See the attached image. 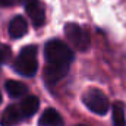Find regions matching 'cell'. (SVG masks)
Here are the masks:
<instances>
[{
  "instance_id": "cell-1",
  "label": "cell",
  "mask_w": 126,
  "mask_h": 126,
  "mask_svg": "<svg viewBox=\"0 0 126 126\" xmlns=\"http://www.w3.org/2000/svg\"><path fill=\"white\" fill-rule=\"evenodd\" d=\"M44 56L47 64L69 67L73 60V51L60 40H50L44 47Z\"/></svg>"
},
{
  "instance_id": "cell-2",
  "label": "cell",
  "mask_w": 126,
  "mask_h": 126,
  "mask_svg": "<svg viewBox=\"0 0 126 126\" xmlns=\"http://www.w3.org/2000/svg\"><path fill=\"white\" fill-rule=\"evenodd\" d=\"M15 70L22 76H34L38 67L37 62V47L27 46L19 51V56L13 63Z\"/></svg>"
},
{
  "instance_id": "cell-3",
  "label": "cell",
  "mask_w": 126,
  "mask_h": 126,
  "mask_svg": "<svg viewBox=\"0 0 126 126\" xmlns=\"http://www.w3.org/2000/svg\"><path fill=\"white\" fill-rule=\"evenodd\" d=\"M64 35H66V38L69 40V43L75 48H78L81 51H85V50L90 48V44H91L90 35H88V32L85 31L82 27H79L78 24L70 22V24L64 25Z\"/></svg>"
},
{
  "instance_id": "cell-4",
  "label": "cell",
  "mask_w": 126,
  "mask_h": 126,
  "mask_svg": "<svg viewBox=\"0 0 126 126\" xmlns=\"http://www.w3.org/2000/svg\"><path fill=\"white\" fill-rule=\"evenodd\" d=\"M82 101L84 104L95 114H106L109 111V107H110V103H109V98L104 95V93H101L100 90H88L84 97H82Z\"/></svg>"
},
{
  "instance_id": "cell-5",
  "label": "cell",
  "mask_w": 126,
  "mask_h": 126,
  "mask_svg": "<svg viewBox=\"0 0 126 126\" xmlns=\"http://www.w3.org/2000/svg\"><path fill=\"white\" fill-rule=\"evenodd\" d=\"M25 9H27L28 16L31 18L34 27L40 28V27L44 25V22H46V10H44V6L38 0H35V1L30 3V4H27Z\"/></svg>"
},
{
  "instance_id": "cell-6",
  "label": "cell",
  "mask_w": 126,
  "mask_h": 126,
  "mask_svg": "<svg viewBox=\"0 0 126 126\" xmlns=\"http://www.w3.org/2000/svg\"><path fill=\"white\" fill-rule=\"evenodd\" d=\"M22 113H21V109L18 106H9L3 114H1V119H0V125L1 126H15L16 123H19L21 120Z\"/></svg>"
},
{
  "instance_id": "cell-7",
  "label": "cell",
  "mask_w": 126,
  "mask_h": 126,
  "mask_svg": "<svg viewBox=\"0 0 126 126\" xmlns=\"http://www.w3.org/2000/svg\"><path fill=\"white\" fill-rule=\"evenodd\" d=\"M69 67H62V66H53V64H47L46 70H44V79L48 85H53L56 82H59L63 76L67 73Z\"/></svg>"
},
{
  "instance_id": "cell-8",
  "label": "cell",
  "mask_w": 126,
  "mask_h": 126,
  "mask_svg": "<svg viewBox=\"0 0 126 126\" xmlns=\"http://www.w3.org/2000/svg\"><path fill=\"white\" fill-rule=\"evenodd\" d=\"M28 31V24L22 16H15L9 24V35L15 40L24 37Z\"/></svg>"
},
{
  "instance_id": "cell-9",
  "label": "cell",
  "mask_w": 126,
  "mask_h": 126,
  "mask_svg": "<svg viewBox=\"0 0 126 126\" xmlns=\"http://www.w3.org/2000/svg\"><path fill=\"white\" fill-rule=\"evenodd\" d=\"M40 126H63V119L62 116L57 113V110L54 109H47L41 117H40Z\"/></svg>"
},
{
  "instance_id": "cell-10",
  "label": "cell",
  "mask_w": 126,
  "mask_h": 126,
  "mask_svg": "<svg viewBox=\"0 0 126 126\" xmlns=\"http://www.w3.org/2000/svg\"><path fill=\"white\" fill-rule=\"evenodd\" d=\"M40 107V100L35 97V95H30L27 98L22 100V103L19 104V109H21V113L24 117H31L37 113Z\"/></svg>"
},
{
  "instance_id": "cell-11",
  "label": "cell",
  "mask_w": 126,
  "mask_h": 126,
  "mask_svg": "<svg viewBox=\"0 0 126 126\" xmlns=\"http://www.w3.org/2000/svg\"><path fill=\"white\" fill-rule=\"evenodd\" d=\"M4 88H6L9 97H12V98H19V97H22V95H25L28 93V88H27L25 84H22L19 81H13V79L6 81Z\"/></svg>"
},
{
  "instance_id": "cell-12",
  "label": "cell",
  "mask_w": 126,
  "mask_h": 126,
  "mask_svg": "<svg viewBox=\"0 0 126 126\" xmlns=\"http://www.w3.org/2000/svg\"><path fill=\"white\" fill-rule=\"evenodd\" d=\"M113 125L114 126H125L126 125V117H125V106L122 103H114L113 104Z\"/></svg>"
},
{
  "instance_id": "cell-13",
  "label": "cell",
  "mask_w": 126,
  "mask_h": 126,
  "mask_svg": "<svg viewBox=\"0 0 126 126\" xmlns=\"http://www.w3.org/2000/svg\"><path fill=\"white\" fill-rule=\"evenodd\" d=\"M12 57V50L9 46H0V66Z\"/></svg>"
},
{
  "instance_id": "cell-14",
  "label": "cell",
  "mask_w": 126,
  "mask_h": 126,
  "mask_svg": "<svg viewBox=\"0 0 126 126\" xmlns=\"http://www.w3.org/2000/svg\"><path fill=\"white\" fill-rule=\"evenodd\" d=\"M21 3V0H0V6H15Z\"/></svg>"
},
{
  "instance_id": "cell-15",
  "label": "cell",
  "mask_w": 126,
  "mask_h": 126,
  "mask_svg": "<svg viewBox=\"0 0 126 126\" xmlns=\"http://www.w3.org/2000/svg\"><path fill=\"white\" fill-rule=\"evenodd\" d=\"M32 1H35V0H21V3H24L25 6H27V4H30V3H32Z\"/></svg>"
},
{
  "instance_id": "cell-16",
  "label": "cell",
  "mask_w": 126,
  "mask_h": 126,
  "mask_svg": "<svg viewBox=\"0 0 126 126\" xmlns=\"http://www.w3.org/2000/svg\"><path fill=\"white\" fill-rule=\"evenodd\" d=\"M0 103H1V93H0Z\"/></svg>"
},
{
  "instance_id": "cell-17",
  "label": "cell",
  "mask_w": 126,
  "mask_h": 126,
  "mask_svg": "<svg viewBox=\"0 0 126 126\" xmlns=\"http://www.w3.org/2000/svg\"><path fill=\"white\" fill-rule=\"evenodd\" d=\"M78 126H85V125H78Z\"/></svg>"
}]
</instances>
